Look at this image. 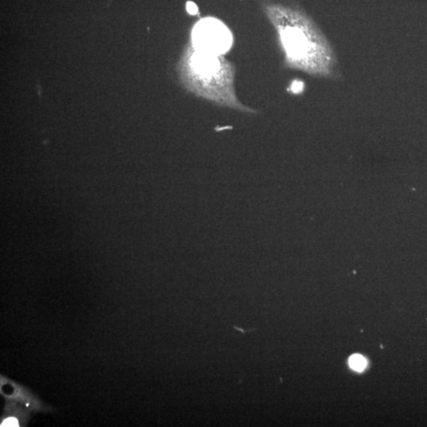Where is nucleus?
<instances>
[{
  "instance_id": "obj_3",
  "label": "nucleus",
  "mask_w": 427,
  "mask_h": 427,
  "mask_svg": "<svg viewBox=\"0 0 427 427\" xmlns=\"http://www.w3.org/2000/svg\"><path fill=\"white\" fill-rule=\"evenodd\" d=\"M192 45L198 51L223 56L229 51L233 37L229 29L218 19L207 18L199 22L192 30Z\"/></svg>"
},
{
  "instance_id": "obj_4",
  "label": "nucleus",
  "mask_w": 427,
  "mask_h": 427,
  "mask_svg": "<svg viewBox=\"0 0 427 427\" xmlns=\"http://www.w3.org/2000/svg\"><path fill=\"white\" fill-rule=\"evenodd\" d=\"M349 363L352 369H355L357 371H361V370H363L364 368L366 365V361L361 355H352L350 358Z\"/></svg>"
},
{
  "instance_id": "obj_7",
  "label": "nucleus",
  "mask_w": 427,
  "mask_h": 427,
  "mask_svg": "<svg viewBox=\"0 0 427 427\" xmlns=\"http://www.w3.org/2000/svg\"><path fill=\"white\" fill-rule=\"evenodd\" d=\"M18 421L15 418H9L2 423L1 427H18Z\"/></svg>"
},
{
  "instance_id": "obj_2",
  "label": "nucleus",
  "mask_w": 427,
  "mask_h": 427,
  "mask_svg": "<svg viewBox=\"0 0 427 427\" xmlns=\"http://www.w3.org/2000/svg\"><path fill=\"white\" fill-rule=\"evenodd\" d=\"M178 73L187 90L217 106L256 113L247 107L236 94L235 67L223 56L196 50L189 45L178 64Z\"/></svg>"
},
{
  "instance_id": "obj_5",
  "label": "nucleus",
  "mask_w": 427,
  "mask_h": 427,
  "mask_svg": "<svg viewBox=\"0 0 427 427\" xmlns=\"http://www.w3.org/2000/svg\"><path fill=\"white\" fill-rule=\"evenodd\" d=\"M304 89V84L302 82L300 81H295L291 85V91L294 93H298L300 92H302Z\"/></svg>"
},
{
  "instance_id": "obj_1",
  "label": "nucleus",
  "mask_w": 427,
  "mask_h": 427,
  "mask_svg": "<svg viewBox=\"0 0 427 427\" xmlns=\"http://www.w3.org/2000/svg\"><path fill=\"white\" fill-rule=\"evenodd\" d=\"M267 14L276 30L287 67L317 78H339L330 42L307 15L277 5L268 6Z\"/></svg>"
},
{
  "instance_id": "obj_6",
  "label": "nucleus",
  "mask_w": 427,
  "mask_h": 427,
  "mask_svg": "<svg viewBox=\"0 0 427 427\" xmlns=\"http://www.w3.org/2000/svg\"><path fill=\"white\" fill-rule=\"evenodd\" d=\"M187 11L190 15H195L198 12V7L196 6L194 2H188L187 3Z\"/></svg>"
}]
</instances>
